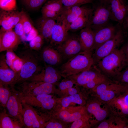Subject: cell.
Listing matches in <instances>:
<instances>
[{"label": "cell", "instance_id": "6da1fadb", "mask_svg": "<svg viewBox=\"0 0 128 128\" xmlns=\"http://www.w3.org/2000/svg\"><path fill=\"white\" fill-rule=\"evenodd\" d=\"M96 64L101 71L109 76L115 77L127 67L123 47L115 50Z\"/></svg>", "mask_w": 128, "mask_h": 128}, {"label": "cell", "instance_id": "7a4b0ae2", "mask_svg": "<svg viewBox=\"0 0 128 128\" xmlns=\"http://www.w3.org/2000/svg\"><path fill=\"white\" fill-rule=\"evenodd\" d=\"M92 51H83L69 59L61 66V75L69 76L89 69L94 64Z\"/></svg>", "mask_w": 128, "mask_h": 128}, {"label": "cell", "instance_id": "3957f363", "mask_svg": "<svg viewBox=\"0 0 128 128\" xmlns=\"http://www.w3.org/2000/svg\"><path fill=\"white\" fill-rule=\"evenodd\" d=\"M128 89V86L113 82L107 79L93 89L97 97L107 103L119 96L121 93Z\"/></svg>", "mask_w": 128, "mask_h": 128}, {"label": "cell", "instance_id": "277c9868", "mask_svg": "<svg viewBox=\"0 0 128 128\" xmlns=\"http://www.w3.org/2000/svg\"><path fill=\"white\" fill-rule=\"evenodd\" d=\"M21 57L23 63L18 74L17 82L27 80L42 69L39 64L37 56L31 51L27 50L24 51Z\"/></svg>", "mask_w": 128, "mask_h": 128}, {"label": "cell", "instance_id": "5b68a950", "mask_svg": "<svg viewBox=\"0 0 128 128\" xmlns=\"http://www.w3.org/2000/svg\"><path fill=\"white\" fill-rule=\"evenodd\" d=\"M125 32L123 28H119L114 36L95 50L92 56L94 64L116 49L124 41Z\"/></svg>", "mask_w": 128, "mask_h": 128}, {"label": "cell", "instance_id": "8992f818", "mask_svg": "<svg viewBox=\"0 0 128 128\" xmlns=\"http://www.w3.org/2000/svg\"><path fill=\"white\" fill-rule=\"evenodd\" d=\"M19 94L22 101L33 107L46 110H50L54 106L56 101L50 94H42L32 96L23 94Z\"/></svg>", "mask_w": 128, "mask_h": 128}, {"label": "cell", "instance_id": "52a82bcc", "mask_svg": "<svg viewBox=\"0 0 128 128\" xmlns=\"http://www.w3.org/2000/svg\"><path fill=\"white\" fill-rule=\"evenodd\" d=\"M110 19L111 13L109 5H100L93 9L87 26L95 31L107 25Z\"/></svg>", "mask_w": 128, "mask_h": 128}, {"label": "cell", "instance_id": "ba28073f", "mask_svg": "<svg viewBox=\"0 0 128 128\" xmlns=\"http://www.w3.org/2000/svg\"><path fill=\"white\" fill-rule=\"evenodd\" d=\"M62 58L69 59L83 51L78 37L69 36L66 40L56 47Z\"/></svg>", "mask_w": 128, "mask_h": 128}, {"label": "cell", "instance_id": "9c48e42d", "mask_svg": "<svg viewBox=\"0 0 128 128\" xmlns=\"http://www.w3.org/2000/svg\"><path fill=\"white\" fill-rule=\"evenodd\" d=\"M87 114L92 116L94 124L105 120L109 114L110 110L108 104L96 97L88 103L85 107Z\"/></svg>", "mask_w": 128, "mask_h": 128}, {"label": "cell", "instance_id": "30bf717a", "mask_svg": "<svg viewBox=\"0 0 128 128\" xmlns=\"http://www.w3.org/2000/svg\"><path fill=\"white\" fill-rule=\"evenodd\" d=\"M25 82L22 85L21 93L25 95L37 96L50 94L54 91L53 84L42 82Z\"/></svg>", "mask_w": 128, "mask_h": 128}, {"label": "cell", "instance_id": "8fae6325", "mask_svg": "<svg viewBox=\"0 0 128 128\" xmlns=\"http://www.w3.org/2000/svg\"><path fill=\"white\" fill-rule=\"evenodd\" d=\"M23 125L29 128L45 127L44 120L33 107L22 101Z\"/></svg>", "mask_w": 128, "mask_h": 128}, {"label": "cell", "instance_id": "7c38bea8", "mask_svg": "<svg viewBox=\"0 0 128 128\" xmlns=\"http://www.w3.org/2000/svg\"><path fill=\"white\" fill-rule=\"evenodd\" d=\"M22 10H16L6 11L1 10L0 12V30L7 31L12 30L20 20Z\"/></svg>", "mask_w": 128, "mask_h": 128}, {"label": "cell", "instance_id": "4fadbf2b", "mask_svg": "<svg viewBox=\"0 0 128 128\" xmlns=\"http://www.w3.org/2000/svg\"><path fill=\"white\" fill-rule=\"evenodd\" d=\"M61 75L60 72L52 66H48L42 69L27 80L42 82L54 84L58 81Z\"/></svg>", "mask_w": 128, "mask_h": 128}, {"label": "cell", "instance_id": "5bb4252c", "mask_svg": "<svg viewBox=\"0 0 128 128\" xmlns=\"http://www.w3.org/2000/svg\"><path fill=\"white\" fill-rule=\"evenodd\" d=\"M8 114L19 121L23 125L22 115L23 106L19 93L12 92L7 103L6 107Z\"/></svg>", "mask_w": 128, "mask_h": 128}, {"label": "cell", "instance_id": "9a60e30c", "mask_svg": "<svg viewBox=\"0 0 128 128\" xmlns=\"http://www.w3.org/2000/svg\"><path fill=\"white\" fill-rule=\"evenodd\" d=\"M119 29H117L116 26L107 25L94 31V44L92 50H95L112 38Z\"/></svg>", "mask_w": 128, "mask_h": 128}, {"label": "cell", "instance_id": "2e32d148", "mask_svg": "<svg viewBox=\"0 0 128 128\" xmlns=\"http://www.w3.org/2000/svg\"><path fill=\"white\" fill-rule=\"evenodd\" d=\"M109 4L111 19L122 25L127 11V5L123 0H106Z\"/></svg>", "mask_w": 128, "mask_h": 128}, {"label": "cell", "instance_id": "e0dca14e", "mask_svg": "<svg viewBox=\"0 0 128 128\" xmlns=\"http://www.w3.org/2000/svg\"><path fill=\"white\" fill-rule=\"evenodd\" d=\"M20 37L12 30L0 32V52L13 50L20 43Z\"/></svg>", "mask_w": 128, "mask_h": 128}, {"label": "cell", "instance_id": "ac0fdd59", "mask_svg": "<svg viewBox=\"0 0 128 128\" xmlns=\"http://www.w3.org/2000/svg\"><path fill=\"white\" fill-rule=\"evenodd\" d=\"M91 9L78 6H64L59 19L64 22L67 26Z\"/></svg>", "mask_w": 128, "mask_h": 128}, {"label": "cell", "instance_id": "d6986e66", "mask_svg": "<svg viewBox=\"0 0 128 128\" xmlns=\"http://www.w3.org/2000/svg\"><path fill=\"white\" fill-rule=\"evenodd\" d=\"M66 108L61 110L59 114V118L64 121L72 122L88 116L85 107L83 106Z\"/></svg>", "mask_w": 128, "mask_h": 128}, {"label": "cell", "instance_id": "ffe728a7", "mask_svg": "<svg viewBox=\"0 0 128 128\" xmlns=\"http://www.w3.org/2000/svg\"><path fill=\"white\" fill-rule=\"evenodd\" d=\"M18 78V74L7 64L5 57L1 56L0 61V84L13 85L17 83Z\"/></svg>", "mask_w": 128, "mask_h": 128}, {"label": "cell", "instance_id": "44dd1931", "mask_svg": "<svg viewBox=\"0 0 128 128\" xmlns=\"http://www.w3.org/2000/svg\"><path fill=\"white\" fill-rule=\"evenodd\" d=\"M56 21L53 28L50 41L52 45L58 46L64 41L69 35L64 23L59 19Z\"/></svg>", "mask_w": 128, "mask_h": 128}, {"label": "cell", "instance_id": "7402d4cb", "mask_svg": "<svg viewBox=\"0 0 128 128\" xmlns=\"http://www.w3.org/2000/svg\"><path fill=\"white\" fill-rule=\"evenodd\" d=\"M101 71L96 66L70 76L77 84L84 86L89 82L101 75Z\"/></svg>", "mask_w": 128, "mask_h": 128}, {"label": "cell", "instance_id": "603a6c76", "mask_svg": "<svg viewBox=\"0 0 128 128\" xmlns=\"http://www.w3.org/2000/svg\"><path fill=\"white\" fill-rule=\"evenodd\" d=\"M78 38L83 51H92L94 41L93 30L86 26L81 29Z\"/></svg>", "mask_w": 128, "mask_h": 128}, {"label": "cell", "instance_id": "cb8c5ba5", "mask_svg": "<svg viewBox=\"0 0 128 128\" xmlns=\"http://www.w3.org/2000/svg\"><path fill=\"white\" fill-rule=\"evenodd\" d=\"M41 56L45 63L50 66L59 64L61 62L62 58L57 50L50 46H47L43 48L41 53Z\"/></svg>", "mask_w": 128, "mask_h": 128}, {"label": "cell", "instance_id": "d4e9b609", "mask_svg": "<svg viewBox=\"0 0 128 128\" xmlns=\"http://www.w3.org/2000/svg\"><path fill=\"white\" fill-rule=\"evenodd\" d=\"M55 20L41 17L37 21L36 25L39 34L44 38L50 41L53 28L56 23Z\"/></svg>", "mask_w": 128, "mask_h": 128}, {"label": "cell", "instance_id": "484cf974", "mask_svg": "<svg viewBox=\"0 0 128 128\" xmlns=\"http://www.w3.org/2000/svg\"><path fill=\"white\" fill-rule=\"evenodd\" d=\"M107 103L114 115L121 117L128 115V105L123 96H119Z\"/></svg>", "mask_w": 128, "mask_h": 128}, {"label": "cell", "instance_id": "4316f807", "mask_svg": "<svg viewBox=\"0 0 128 128\" xmlns=\"http://www.w3.org/2000/svg\"><path fill=\"white\" fill-rule=\"evenodd\" d=\"M93 9L84 13L67 26V30L75 31L81 29L86 27L92 15Z\"/></svg>", "mask_w": 128, "mask_h": 128}, {"label": "cell", "instance_id": "83f0119b", "mask_svg": "<svg viewBox=\"0 0 128 128\" xmlns=\"http://www.w3.org/2000/svg\"><path fill=\"white\" fill-rule=\"evenodd\" d=\"M23 126L19 121L7 114L5 110L0 113V128H20Z\"/></svg>", "mask_w": 128, "mask_h": 128}, {"label": "cell", "instance_id": "f1b7e54d", "mask_svg": "<svg viewBox=\"0 0 128 128\" xmlns=\"http://www.w3.org/2000/svg\"><path fill=\"white\" fill-rule=\"evenodd\" d=\"M111 117L108 119L103 120L97 126L98 128H123L125 126L123 122L117 116L114 118Z\"/></svg>", "mask_w": 128, "mask_h": 128}, {"label": "cell", "instance_id": "f546056e", "mask_svg": "<svg viewBox=\"0 0 128 128\" xmlns=\"http://www.w3.org/2000/svg\"><path fill=\"white\" fill-rule=\"evenodd\" d=\"M85 103V101L82 97L77 93L64 98L61 102V105L64 108L69 107L71 103L83 105Z\"/></svg>", "mask_w": 128, "mask_h": 128}, {"label": "cell", "instance_id": "4dcf8cb0", "mask_svg": "<svg viewBox=\"0 0 128 128\" xmlns=\"http://www.w3.org/2000/svg\"><path fill=\"white\" fill-rule=\"evenodd\" d=\"M64 7L59 0H50L45 4L41 9L54 11L59 14L60 16Z\"/></svg>", "mask_w": 128, "mask_h": 128}, {"label": "cell", "instance_id": "1f68e13d", "mask_svg": "<svg viewBox=\"0 0 128 128\" xmlns=\"http://www.w3.org/2000/svg\"><path fill=\"white\" fill-rule=\"evenodd\" d=\"M7 85L0 84V102L4 108L6 106L12 92L7 87Z\"/></svg>", "mask_w": 128, "mask_h": 128}, {"label": "cell", "instance_id": "d6a6232c", "mask_svg": "<svg viewBox=\"0 0 128 128\" xmlns=\"http://www.w3.org/2000/svg\"><path fill=\"white\" fill-rule=\"evenodd\" d=\"M47 0H21L23 5L27 8L35 10L40 8Z\"/></svg>", "mask_w": 128, "mask_h": 128}, {"label": "cell", "instance_id": "836d02e7", "mask_svg": "<svg viewBox=\"0 0 128 128\" xmlns=\"http://www.w3.org/2000/svg\"><path fill=\"white\" fill-rule=\"evenodd\" d=\"M90 121L88 116L84 117L74 122L71 128H87L90 126Z\"/></svg>", "mask_w": 128, "mask_h": 128}, {"label": "cell", "instance_id": "e575fe53", "mask_svg": "<svg viewBox=\"0 0 128 128\" xmlns=\"http://www.w3.org/2000/svg\"><path fill=\"white\" fill-rule=\"evenodd\" d=\"M0 7L1 10L6 11L16 10V0H0Z\"/></svg>", "mask_w": 128, "mask_h": 128}, {"label": "cell", "instance_id": "d590c367", "mask_svg": "<svg viewBox=\"0 0 128 128\" xmlns=\"http://www.w3.org/2000/svg\"><path fill=\"white\" fill-rule=\"evenodd\" d=\"M122 70L115 77L116 81L115 82L121 85L128 86V66Z\"/></svg>", "mask_w": 128, "mask_h": 128}, {"label": "cell", "instance_id": "8d00e7d4", "mask_svg": "<svg viewBox=\"0 0 128 128\" xmlns=\"http://www.w3.org/2000/svg\"><path fill=\"white\" fill-rule=\"evenodd\" d=\"M107 79L106 76L102 74L89 82L83 87L87 88L92 89Z\"/></svg>", "mask_w": 128, "mask_h": 128}, {"label": "cell", "instance_id": "74e56055", "mask_svg": "<svg viewBox=\"0 0 128 128\" xmlns=\"http://www.w3.org/2000/svg\"><path fill=\"white\" fill-rule=\"evenodd\" d=\"M63 4L64 6L69 7L78 6L91 3L92 0H59Z\"/></svg>", "mask_w": 128, "mask_h": 128}, {"label": "cell", "instance_id": "f35d334b", "mask_svg": "<svg viewBox=\"0 0 128 128\" xmlns=\"http://www.w3.org/2000/svg\"><path fill=\"white\" fill-rule=\"evenodd\" d=\"M21 19L25 33L27 35L33 26L30 21L27 14L23 10Z\"/></svg>", "mask_w": 128, "mask_h": 128}, {"label": "cell", "instance_id": "ab89813d", "mask_svg": "<svg viewBox=\"0 0 128 128\" xmlns=\"http://www.w3.org/2000/svg\"><path fill=\"white\" fill-rule=\"evenodd\" d=\"M12 50H9L6 51L5 55V60L8 65L11 69L13 70L14 62L19 57L17 56Z\"/></svg>", "mask_w": 128, "mask_h": 128}, {"label": "cell", "instance_id": "60d3db41", "mask_svg": "<svg viewBox=\"0 0 128 128\" xmlns=\"http://www.w3.org/2000/svg\"><path fill=\"white\" fill-rule=\"evenodd\" d=\"M42 17L46 18L52 19L57 20L60 15L54 11L47 10L41 9Z\"/></svg>", "mask_w": 128, "mask_h": 128}, {"label": "cell", "instance_id": "b9f144b4", "mask_svg": "<svg viewBox=\"0 0 128 128\" xmlns=\"http://www.w3.org/2000/svg\"><path fill=\"white\" fill-rule=\"evenodd\" d=\"M75 83L72 79L64 80L61 82L59 84L60 89L62 91L67 90L68 89L73 87Z\"/></svg>", "mask_w": 128, "mask_h": 128}, {"label": "cell", "instance_id": "7bdbcfd3", "mask_svg": "<svg viewBox=\"0 0 128 128\" xmlns=\"http://www.w3.org/2000/svg\"><path fill=\"white\" fill-rule=\"evenodd\" d=\"M14 31L20 37H24L25 34L21 19L16 25L14 28Z\"/></svg>", "mask_w": 128, "mask_h": 128}, {"label": "cell", "instance_id": "ee69618b", "mask_svg": "<svg viewBox=\"0 0 128 128\" xmlns=\"http://www.w3.org/2000/svg\"><path fill=\"white\" fill-rule=\"evenodd\" d=\"M22 59L20 57L15 60L13 64V71L18 74L21 70L23 65Z\"/></svg>", "mask_w": 128, "mask_h": 128}, {"label": "cell", "instance_id": "f6af8a7d", "mask_svg": "<svg viewBox=\"0 0 128 128\" xmlns=\"http://www.w3.org/2000/svg\"><path fill=\"white\" fill-rule=\"evenodd\" d=\"M39 34L37 29L33 27L31 30L29 32L26 37V41H30L36 37Z\"/></svg>", "mask_w": 128, "mask_h": 128}, {"label": "cell", "instance_id": "bcb514c9", "mask_svg": "<svg viewBox=\"0 0 128 128\" xmlns=\"http://www.w3.org/2000/svg\"><path fill=\"white\" fill-rule=\"evenodd\" d=\"M45 127L46 128H62V125L58 122H50L45 124Z\"/></svg>", "mask_w": 128, "mask_h": 128}, {"label": "cell", "instance_id": "7dc6e473", "mask_svg": "<svg viewBox=\"0 0 128 128\" xmlns=\"http://www.w3.org/2000/svg\"><path fill=\"white\" fill-rule=\"evenodd\" d=\"M124 53L126 61L127 66H128V42L125 46H123Z\"/></svg>", "mask_w": 128, "mask_h": 128}, {"label": "cell", "instance_id": "c3c4849f", "mask_svg": "<svg viewBox=\"0 0 128 128\" xmlns=\"http://www.w3.org/2000/svg\"><path fill=\"white\" fill-rule=\"evenodd\" d=\"M127 10L128 12V5H127ZM122 25L123 28L125 29H128V16L125 18Z\"/></svg>", "mask_w": 128, "mask_h": 128}, {"label": "cell", "instance_id": "681fc988", "mask_svg": "<svg viewBox=\"0 0 128 128\" xmlns=\"http://www.w3.org/2000/svg\"><path fill=\"white\" fill-rule=\"evenodd\" d=\"M67 91H68V93L70 95L75 94L77 92V89L73 87L68 89Z\"/></svg>", "mask_w": 128, "mask_h": 128}, {"label": "cell", "instance_id": "f907efd6", "mask_svg": "<svg viewBox=\"0 0 128 128\" xmlns=\"http://www.w3.org/2000/svg\"><path fill=\"white\" fill-rule=\"evenodd\" d=\"M123 97L125 102L128 105V93H127Z\"/></svg>", "mask_w": 128, "mask_h": 128}, {"label": "cell", "instance_id": "816d5d0a", "mask_svg": "<svg viewBox=\"0 0 128 128\" xmlns=\"http://www.w3.org/2000/svg\"><path fill=\"white\" fill-rule=\"evenodd\" d=\"M104 0L105 1H106V0Z\"/></svg>", "mask_w": 128, "mask_h": 128}]
</instances>
